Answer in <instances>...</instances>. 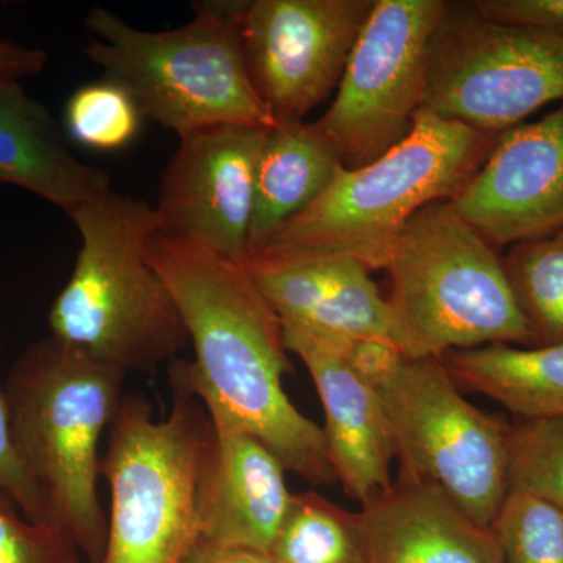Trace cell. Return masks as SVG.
<instances>
[{
    "instance_id": "1",
    "label": "cell",
    "mask_w": 563,
    "mask_h": 563,
    "mask_svg": "<svg viewBox=\"0 0 563 563\" xmlns=\"http://www.w3.org/2000/svg\"><path fill=\"white\" fill-rule=\"evenodd\" d=\"M147 258L195 350V361L172 363L169 377L198 396L210 418L261 440L287 473L313 485L336 483L322 429L284 390L292 372L284 329L246 266L158 233Z\"/></svg>"
},
{
    "instance_id": "2",
    "label": "cell",
    "mask_w": 563,
    "mask_h": 563,
    "mask_svg": "<svg viewBox=\"0 0 563 563\" xmlns=\"http://www.w3.org/2000/svg\"><path fill=\"white\" fill-rule=\"evenodd\" d=\"M125 376L49 335L22 352L2 388L18 455L43 495L44 521L65 532L88 563L106 550L99 450Z\"/></svg>"
},
{
    "instance_id": "3",
    "label": "cell",
    "mask_w": 563,
    "mask_h": 563,
    "mask_svg": "<svg viewBox=\"0 0 563 563\" xmlns=\"http://www.w3.org/2000/svg\"><path fill=\"white\" fill-rule=\"evenodd\" d=\"M81 247L49 312L51 335L125 373H150L190 344L179 307L147 258L157 214L107 192L70 214Z\"/></svg>"
},
{
    "instance_id": "4",
    "label": "cell",
    "mask_w": 563,
    "mask_h": 563,
    "mask_svg": "<svg viewBox=\"0 0 563 563\" xmlns=\"http://www.w3.org/2000/svg\"><path fill=\"white\" fill-rule=\"evenodd\" d=\"M246 0L192 3V20L172 31L132 27L106 7L85 18V54L121 85L146 120L177 136L221 128L273 129L252 85L242 38Z\"/></svg>"
},
{
    "instance_id": "5",
    "label": "cell",
    "mask_w": 563,
    "mask_h": 563,
    "mask_svg": "<svg viewBox=\"0 0 563 563\" xmlns=\"http://www.w3.org/2000/svg\"><path fill=\"white\" fill-rule=\"evenodd\" d=\"M498 136L420 110L410 135L361 168H344L320 198L265 250L343 255L387 268L393 244L418 211L451 201L483 166Z\"/></svg>"
},
{
    "instance_id": "6",
    "label": "cell",
    "mask_w": 563,
    "mask_h": 563,
    "mask_svg": "<svg viewBox=\"0 0 563 563\" xmlns=\"http://www.w3.org/2000/svg\"><path fill=\"white\" fill-rule=\"evenodd\" d=\"M385 269L396 343L406 357L442 358L487 344L536 346L503 257L450 201L415 214Z\"/></svg>"
},
{
    "instance_id": "7",
    "label": "cell",
    "mask_w": 563,
    "mask_h": 563,
    "mask_svg": "<svg viewBox=\"0 0 563 563\" xmlns=\"http://www.w3.org/2000/svg\"><path fill=\"white\" fill-rule=\"evenodd\" d=\"M168 417L141 395L122 396L107 433L101 477L110 488L98 563H180L199 532V495L213 426L198 396L169 377Z\"/></svg>"
},
{
    "instance_id": "8",
    "label": "cell",
    "mask_w": 563,
    "mask_h": 563,
    "mask_svg": "<svg viewBox=\"0 0 563 563\" xmlns=\"http://www.w3.org/2000/svg\"><path fill=\"white\" fill-rule=\"evenodd\" d=\"M376 391L401 473L442 488L490 528L509 495L512 424L470 402L442 358L404 355Z\"/></svg>"
},
{
    "instance_id": "9",
    "label": "cell",
    "mask_w": 563,
    "mask_h": 563,
    "mask_svg": "<svg viewBox=\"0 0 563 563\" xmlns=\"http://www.w3.org/2000/svg\"><path fill=\"white\" fill-rule=\"evenodd\" d=\"M554 101H563V38L448 2L421 110L499 136Z\"/></svg>"
},
{
    "instance_id": "10",
    "label": "cell",
    "mask_w": 563,
    "mask_h": 563,
    "mask_svg": "<svg viewBox=\"0 0 563 563\" xmlns=\"http://www.w3.org/2000/svg\"><path fill=\"white\" fill-rule=\"evenodd\" d=\"M446 5L444 0H374L335 99L314 122L346 168L377 161L412 132Z\"/></svg>"
},
{
    "instance_id": "11",
    "label": "cell",
    "mask_w": 563,
    "mask_h": 563,
    "mask_svg": "<svg viewBox=\"0 0 563 563\" xmlns=\"http://www.w3.org/2000/svg\"><path fill=\"white\" fill-rule=\"evenodd\" d=\"M374 0H246L244 58L276 124L303 121L339 88Z\"/></svg>"
},
{
    "instance_id": "12",
    "label": "cell",
    "mask_w": 563,
    "mask_h": 563,
    "mask_svg": "<svg viewBox=\"0 0 563 563\" xmlns=\"http://www.w3.org/2000/svg\"><path fill=\"white\" fill-rule=\"evenodd\" d=\"M269 129L221 125L180 136L154 206L158 235L250 257L255 174Z\"/></svg>"
},
{
    "instance_id": "13",
    "label": "cell",
    "mask_w": 563,
    "mask_h": 563,
    "mask_svg": "<svg viewBox=\"0 0 563 563\" xmlns=\"http://www.w3.org/2000/svg\"><path fill=\"white\" fill-rule=\"evenodd\" d=\"M450 202L495 247L563 228V103L503 132Z\"/></svg>"
},
{
    "instance_id": "14",
    "label": "cell",
    "mask_w": 563,
    "mask_h": 563,
    "mask_svg": "<svg viewBox=\"0 0 563 563\" xmlns=\"http://www.w3.org/2000/svg\"><path fill=\"white\" fill-rule=\"evenodd\" d=\"M244 266L282 328L329 342L379 339L398 346L390 302L363 263L343 255L262 252Z\"/></svg>"
},
{
    "instance_id": "15",
    "label": "cell",
    "mask_w": 563,
    "mask_h": 563,
    "mask_svg": "<svg viewBox=\"0 0 563 563\" xmlns=\"http://www.w3.org/2000/svg\"><path fill=\"white\" fill-rule=\"evenodd\" d=\"M284 340L317 387L324 412L322 433L336 481L363 506L393 484L395 444L379 395L351 368L339 343L291 329H284Z\"/></svg>"
},
{
    "instance_id": "16",
    "label": "cell",
    "mask_w": 563,
    "mask_h": 563,
    "mask_svg": "<svg viewBox=\"0 0 563 563\" xmlns=\"http://www.w3.org/2000/svg\"><path fill=\"white\" fill-rule=\"evenodd\" d=\"M210 421L213 443L199 495L198 539L269 554L291 501L287 470L261 440Z\"/></svg>"
},
{
    "instance_id": "17",
    "label": "cell",
    "mask_w": 563,
    "mask_h": 563,
    "mask_svg": "<svg viewBox=\"0 0 563 563\" xmlns=\"http://www.w3.org/2000/svg\"><path fill=\"white\" fill-rule=\"evenodd\" d=\"M358 523L366 563H504L492 528L406 473L363 504Z\"/></svg>"
},
{
    "instance_id": "18",
    "label": "cell",
    "mask_w": 563,
    "mask_h": 563,
    "mask_svg": "<svg viewBox=\"0 0 563 563\" xmlns=\"http://www.w3.org/2000/svg\"><path fill=\"white\" fill-rule=\"evenodd\" d=\"M0 185L31 191L68 217L113 191L110 174L73 154L51 111L21 84L0 88Z\"/></svg>"
},
{
    "instance_id": "19",
    "label": "cell",
    "mask_w": 563,
    "mask_h": 563,
    "mask_svg": "<svg viewBox=\"0 0 563 563\" xmlns=\"http://www.w3.org/2000/svg\"><path fill=\"white\" fill-rule=\"evenodd\" d=\"M344 168L314 122H280L269 129L255 174L250 257L309 209Z\"/></svg>"
},
{
    "instance_id": "20",
    "label": "cell",
    "mask_w": 563,
    "mask_h": 563,
    "mask_svg": "<svg viewBox=\"0 0 563 563\" xmlns=\"http://www.w3.org/2000/svg\"><path fill=\"white\" fill-rule=\"evenodd\" d=\"M442 361L462 391L481 393L520 420L563 415V343L487 344L448 352Z\"/></svg>"
},
{
    "instance_id": "21",
    "label": "cell",
    "mask_w": 563,
    "mask_h": 563,
    "mask_svg": "<svg viewBox=\"0 0 563 563\" xmlns=\"http://www.w3.org/2000/svg\"><path fill=\"white\" fill-rule=\"evenodd\" d=\"M269 558L274 563H366L358 512L317 492L292 493Z\"/></svg>"
},
{
    "instance_id": "22",
    "label": "cell",
    "mask_w": 563,
    "mask_h": 563,
    "mask_svg": "<svg viewBox=\"0 0 563 563\" xmlns=\"http://www.w3.org/2000/svg\"><path fill=\"white\" fill-rule=\"evenodd\" d=\"M503 265L533 344L563 343V228L512 244Z\"/></svg>"
},
{
    "instance_id": "23",
    "label": "cell",
    "mask_w": 563,
    "mask_h": 563,
    "mask_svg": "<svg viewBox=\"0 0 563 563\" xmlns=\"http://www.w3.org/2000/svg\"><path fill=\"white\" fill-rule=\"evenodd\" d=\"M143 114L131 95L102 77L70 95L65 128L70 140L92 151H120L139 136Z\"/></svg>"
},
{
    "instance_id": "24",
    "label": "cell",
    "mask_w": 563,
    "mask_h": 563,
    "mask_svg": "<svg viewBox=\"0 0 563 563\" xmlns=\"http://www.w3.org/2000/svg\"><path fill=\"white\" fill-rule=\"evenodd\" d=\"M504 563H563V510L509 492L490 526Z\"/></svg>"
},
{
    "instance_id": "25",
    "label": "cell",
    "mask_w": 563,
    "mask_h": 563,
    "mask_svg": "<svg viewBox=\"0 0 563 563\" xmlns=\"http://www.w3.org/2000/svg\"><path fill=\"white\" fill-rule=\"evenodd\" d=\"M509 492L529 493L563 510V415L510 428Z\"/></svg>"
},
{
    "instance_id": "26",
    "label": "cell",
    "mask_w": 563,
    "mask_h": 563,
    "mask_svg": "<svg viewBox=\"0 0 563 563\" xmlns=\"http://www.w3.org/2000/svg\"><path fill=\"white\" fill-rule=\"evenodd\" d=\"M0 563H87L76 543L47 521L33 523L0 495Z\"/></svg>"
},
{
    "instance_id": "27",
    "label": "cell",
    "mask_w": 563,
    "mask_h": 563,
    "mask_svg": "<svg viewBox=\"0 0 563 563\" xmlns=\"http://www.w3.org/2000/svg\"><path fill=\"white\" fill-rule=\"evenodd\" d=\"M0 495L10 499L29 521L41 523L46 518L43 495L25 472L14 446L3 390H0Z\"/></svg>"
},
{
    "instance_id": "28",
    "label": "cell",
    "mask_w": 563,
    "mask_h": 563,
    "mask_svg": "<svg viewBox=\"0 0 563 563\" xmlns=\"http://www.w3.org/2000/svg\"><path fill=\"white\" fill-rule=\"evenodd\" d=\"M470 3L487 20L523 25L563 38V0H473Z\"/></svg>"
},
{
    "instance_id": "29",
    "label": "cell",
    "mask_w": 563,
    "mask_h": 563,
    "mask_svg": "<svg viewBox=\"0 0 563 563\" xmlns=\"http://www.w3.org/2000/svg\"><path fill=\"white\" fill-rule=\"evenodd\" d=\"M339 344L351 368L374 388L387 380L404 358L402 351L385 340L357 339Z\"/></svg>"
},
{
    "instance_id": "30",
    "label": "cell",
    "mask_w": 563,
    "mask_h": 563,
    "mask_svg": "<svg viewBox=\"0 0 563 563\" xmlns=\"http://www.w3.org/2000/svg\"><path fill=\"white\" fill-rule=\"evenodd\" d=\"M49 55L40 47L0 38V88L21 84L46 66Z\"/></svg>"
},
{
    "instance_id": "31",
    "label": "cell",
    "mask_w": 563,
    "mask_h": 563,
    "mask_svg": "<svg viewBox=\"0 0 563 563\" xmlns=\"http://www.w3.org/2000/svg\"><path fill=\"white\" fill-rule=\"evenodd\" d=\"M180 563H274L269 554L196 539Z\"/></svg>"
}]
</instances>
